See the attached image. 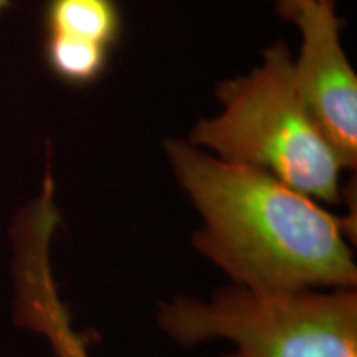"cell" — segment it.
<instances>
[{
    "mask_svg": "<svg viewBox=\"0 0 357 357\" xmlns=\"http://www.w3.org/2000/svg\"><path fill=\"white\" fill-rule=\"evenodd\" d=\"M164 147L204 220L192 243L234 284L261 291L356 287L349 217L334 215L260 169L213 158L185 141Z\"/></svg>",
    "mask_w": 357,
    "mask_h": 357,
    "instance_id": "1",
    "label": "cell"
},
{
    "mask_svg": "<svg viewBox=\"0 0 357 357\" xmlns=\"http://www.w3.org/2000/svg\"><path fill=\"white\" fill-rule=\"evenodd\" d=\"M217 96L223 113L202 119L189 144L271 174L318 202H342L346 167L301 101L287 45L266 50L265 63L248 77L218 84Z\"/></svg>",
    "mask_w": 357,
    "mask_h": 357,
    "instance_id": "2",
    "label": "cell"
},
{
    "mask_svg": "<svg viewBox=\"0 0 357 357\" xmlns=\"http://www.w3.org/2000/svg\"><path fill=\"white\" fill-rule=\"evenodd\" d=\"M158 323L178 344L229 339L242 357H357L354 288L261 291L231 284L207 301L164 303Z\"/></svg>",
    "mask_w": 357,
    "mask_h": 357,
    "instance_id": "3",
    "label": "cell"
},
{
    "mask_svg": "<svg viewBox=\"0 0 357 357\" xmlns=\"http://www.w3.org/2000/svg\"><path fill=\"white\" fill-rule=\"evenodd\" d=\"M301 30L300 58L293 61L301 101L346 169L357 166V77L341 45L342 20L334 2L305 3L291 19Z\"/></svg>",
    "mask_w": 357,
    "mask_h": 357,
    "instance_id": "4",
    "label": "cell"
},
{
    "mask_svg": "<svg viewBox=\"0 0 357 357\" xmlns=\"http://www.w3.org/2000/svg\"><path fill=\"white\" fill-rule=\"evenodd\" d=\"M123 20L114 0H47L43 37L96 43L113 48L121 37Z\"/></svg>",
    "mask_w": 357,
    "mask_h": 357,
    "instance_id": "5",
    "label": "cell"
},
{
    "mask_svg": "<svg viewBox=\"0 0 357 357\" xmlns=\"http://www.w3.org/2000/svg\"><path fill=\"white\" fill-rule=\"evenodd\" d=\"M109 48L96 43L43 37V58L47 68L70 86H86L105 73Z\"/></svg>",
    "mask_w": 357,
    "mask_h": 357,
    "instance_id": "6",
    "label": "cell"
},
{
    "mask_svg": "<svg viewBox=\"0 0 357 357\" xmlns=\"http://www.w3.org/2000/svg\"><path fill=\"white\" fill-rule=\"evenodd\" d=\"M311 2H336V0H278V12L287 19H291L298 8Z\"/></svg>",
    "mask_w": 357,
    "mask_h": 357,
    "instance_id": "7",
    "label": "cell"
},
{
    "mask_svg": "<svg viewBox=\"0 0 357 357\" xmlns=\"http://www.w3.org/2000/svg\"><path fill=\"white\" fill-rule=\"evenodd\" d=\"M8 2H10V0H0V12H2L3 8L8 6Z\"/></svg>",
    "mask_w": 357,
    "mask_h": 357,
    "instance_id": "8",
    "label": "cell"
},
{
    "mask_svg": "<svg viewBox=\"0 0 357 357\" xmlns=\"http://www.w3.org/2000/svg\"><path fill=\"white\" fill-rule=\"evenodd\" d=\"M223 357H242L238 354V352H234V354H229V356H223Z\"/></svg>",
    "mask_w": 357,
    "mask_h": 357,
    "instance_id": "9",
    "label": "cell"
}]
</instances>
